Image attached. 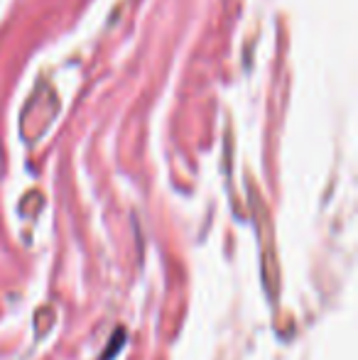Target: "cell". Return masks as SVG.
I'll use <instances>...</instances> for the list:
<instances>
[{
    "label": "cell",
    "instance_id": "1",
    "mask_svg": "<svg viewBox=\"0 0 358 360\" xmlns=\"http://www.w3.org/2000/svg\"><path fill=\"white\" fill-rule=\"evenodd\" d=\"M250 206H253V216L258 223V236H260V260H263V280L268 289L270 299H275L277 287H280V267L275 262V243H272V221L268 214L263 196L258 194L253 184H250Z\"/></svg>",
    "mask_w": 358,
    "mask_h": 360
}]
</instances>
